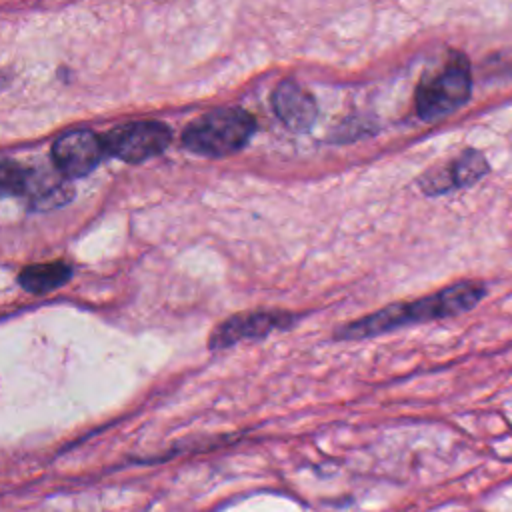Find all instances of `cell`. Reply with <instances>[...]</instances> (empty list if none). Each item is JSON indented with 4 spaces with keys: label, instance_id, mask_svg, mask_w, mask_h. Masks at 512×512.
I'll list each match as a JSON object with an SVG mask.
<instances>
[{
    "label": "cell",
    "instance_id": "cell-1",
    "mask_svg": "<svg viewBox=\"0 0 512 512\" xmlns=\"http://www.w3.org/2000/svg\"><path fill=\"white\" fill-rule=\"evenodd\" d=\"M486 294L482 282L466 280L442 288L436 294L418 298L414 302H400L386 306L370 316H364L352 324L342 326L336 336L338 338H368L376 336L406 324L414 322H428L438 318H450L474 308Z\"/></svg>",
    "mask_w": 512,
    "mask_h": 512
},
{
    "label": "cell",
    "instance_id": "cell-2",
    "mask_svg": "<svg viewBox=\"0 0 512 512\" xmlns=\"http://www.w3.org/2000/svg\"><path fill=\"white\" fill-rule=\"evenodd\" d=\"M256 122L242 108H220L206 112L188 124L182 142L200 156L220 158L240 150L254 134Z\"/></svg>",
    "mask_w": 512,
    "mask_h": 512
},
{
    "label": "cell",
    "instance_id": "cell-3",
    "mask_svg": "<svg viewBox=\"0 0 512 512\" xmlns=\"http://www.w3.org/2000/svg\"><path fill=\"white\" fill-rule=\"evenodd\" d=\"M472 92L470 64L462 54L452 58L432 76H426L414 94L416 112L422 120H438L464 106Z\"/></svg>",
    "mask_w": 512,
    "mask_h": 512
},
{
    "label": "cell",
    "instance_id": "cell-4",
    "mask_svg": "<svg viewBox=\"0 0 512 512\" xmlns=\"http://www.w3.org/2000/svg\"><path fill=\"white\" fill-rule=\"evenodd\" d=\"M170 140V126L158 120L126 122L102 136L108 154L132 164L162 154L168 148Z\"/></svg>",
    "mask_w": 512,
    "mask_h": 512
},
{
    "label": "cell",
    "instance_id": "cell-5",
    "mask_svg": "<svg viewBox=\"0 0 512 512\" xmlns=\"http://www.w3.org/2000/svg\"><path fill=\"white\" fill-rule=\"evenodd\" d=\"M106 148L100 136L90 130H70L52 144L54 168L66 178L90 174L104 158Z\"/></svg>",
    "mask_w": 512,
    "mask_h": 512
},
{
    "label": "cell",
    "instance_id": "cell-6",
    "mask_svg": "<svg viewBox=\"0 0 512 512\" xmlns=\"http://www.w3.org/2000/svg\"><path fill=\"white\" fill-rule=\"evenodd\" d=\"M488 168L490 166H488V160L484 158V154L474 148H468L456 160L428 170L418 180V184L424 190V194L436 196V194H444L454 188H468V186L476 184L480 178L486 176Z\"/></svg>",
    "mask_w": 512,
    "mask_h": 512
},
{
    "label": "cell",
    "instance_id": "cell-7",
    "mask_svg": "<svg viewBox=\"0 0 512 512\" xmlns=\"http://www.w3.org/2000/svg\"><path fill=\"white\" fill-rule=\"evenodd\" d=\"M290 316L282 312H246L222 322L210 336V348H226L244 338H260L276 328L288 326Z\"/></svg>",
    "mask_w": 512,
    "mask_h": 512
},
{
    "label": "cell",
    "instance_id": "cell-8",
    "mask_svg": "<svg viewBox=\"0 0 512 512\" xmlns=\"http://www.w3.org/2000/svg\"><path fill=\"white\" fill-rule=\"evenodd\" d=\"M272 106L276 116L294 132L308 130L318 116L312 94L294 80H284L276 86L272 94Z\"/></svg>",
    "mask_w": 512,
    "mask_h": 512
},
{
    "label": "cell",
    "instance_id": "cell-9",
    "mask_svg": "<svg viewBox=\"0 0 512 512\" xmlns=\"http://www.w3.org/2000/svg\"><path fill=\"white\" fill-rule=\"evenodd\" d=\"M72 194H74L72 186L68 184L66 176H62L58 170H48V168L26 170L22 198L28 202L30 208L50 210V208L62 206L72 198Z\"/></svg>",
    "mask_w": 512,
    "mask_h": 512
},
{
    "label": "cell",
    "instance_id": "cell-10",
    "mask_svg": "<svg viewBox=\"0 0 512 512\" xmlns=\"http://www.w3.org/2000/svg\"><path fill=\"white\" fill-rule=\"evenodd\" d=\"M70 276H72V268L66 262H46V264H32L22 268L18 282L28 292L44 294L66 284Z\"/></svg>",
    "mask_w": 512,
    "mask_h": 512
},
{
    "label": "cell",
    "instance_id": "cell-11",
    "mask_svg": "<svg viewBox=\"0 0 512 512\" xmlns=\"http://www.w3.org/2000/svg\"><path fill=\"white\" fill-rule=\"evenodd\" d=\"M26 166L0 158V198L6 196H22L24 182H26Z\"/></svg>",
    "mask_w": 512,
    "mask_h": 512
}]
</instances>
